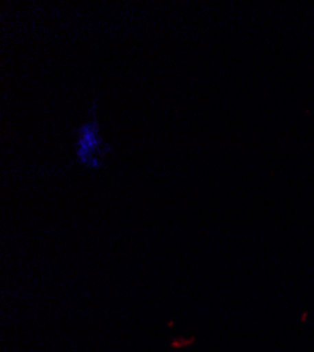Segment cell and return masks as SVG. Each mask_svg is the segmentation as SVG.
Here are the masks:
<instances>
[{
    "label": "cell",
    "mask_w": 314,
    "mask_h": 352,
    "mask_svg": "<svg viewBox=\"0 0 314 352\" xmlns=\"http://www.w3.org/2000/svg\"><path fill=\"white\" fill-rule=\"evenodd\" d=\"M75 150L79 164L96 169L102 166V157L110 151V146L100 135V126L93 119L75 130Z\"/></svg>",
    "instance_id": "obj_1"
}]
</instances>
